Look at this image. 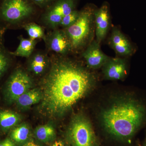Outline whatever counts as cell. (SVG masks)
<instances>
[{"instance_id":"cell-2","label":"cell","mask_w":146,"mask_h":146,"mask_svg":"<svg viewBox=\"0 0 146 146\" xmlns=\"http://www.w3.org/2000/svg\"><path fill=\"white\" fill-rule=\"evenodd\" d=\"M146 111L141 103L132 98L118 102L104 110L102 123L106 131L113 136L127 139L142 125Z\"/></svg>"},{"instance_id":"cell-4","label":"cell","mask_w":146,"mask_h":146,"mask_svg":"<svg viewBox=\"0 0 146 146\" xmlns=\"http://www.w3.org/2000/svg\"><path fill=\"white\" fill-rule=\"evenodd\" d=\"M35 6L31 0H3L0 14L8 22H21L34 14Z\"/></svg>"},{"instance_id":"cell-1","label":"cell","mask_w":146,"mask_h":146,"mask_svg":"<svg viewBox=\"0 0 146 146\" xmlns=\"http://www.w3.org/2000/svg\"><path fill=\"white\" fill-rule=\"evenodd\" d=\"M93 82L91 74L78 64L58 58L42 82V110L51 116L62 115L87 93Z\"/></svg>"},{"instance_id":"cell-15","label":"cell","mask_w":146,"mask_h":146,"mask_svg":"<svg viewBox=\"0 0 146 146\" xmlns=\"http://www.w3.org/2000/svg\"><path fill=\"white\" fill-rule=\"evenodd\" d=\"M36 40L20 38V44L16 50L11 53L13 55L24 57H29L33 52L36 44Z\"/></svg>"},{"instance_id":"cell-10","label":"cell","mask_w":146,"mask_h":146,"mask_svg":"<svg viewBox=\"0 0 146 146\" xmlns=\"http://www.w3.org/2000/svg\"><path fill=\"white\" fill-rule=\"evenodd\" d=\"M96 26L97 41L99 44L104 39L109 26V6L106 3L100 8L96 9L94 12Z\"/></svg>"},{"instance_id":"cell-13","label":"cell","mask_w":146,"mask_h":146,"mask_svg":"<svg viewBox=\"0 0 146 146\" xmlns=\"http://www.w3.org/2000/svg\"><path fill=\"white\" fill-rule=\"evenodd\" d=\"M48 63V58L46 55L37 52L32 55L29 62V69L36 75H39L44 71Z\"/></svg>"},{"instance_id":"cell-11","label":"cell","mask_w":146,"mask_h":146,"mask_svg":"<svg viewBox=\"0 0 146 146\" xmlns=\"http://www.w3.org/2000/svg\"><path fill=\"white\" fill-rule=\"evenodd\" d=\"M47 39L49 48L57 53L65 54L71 49L70 43L65 31H54Z\"/></svg>"},{"instance_id":"cell-24","label":"cell","mask_w":146,"mask_h":146,"mask_svg":"<svg viewBox=\"0 0 146 146\" xmlns=\"http://www.w3.org/2000/svg\"><path fill=\"white\" fill-rule=\"evenodd\" d=\"M23 146H39L33 141H30L25 144Z\"/></svg>"},{"instance_id":"cell-22","label":"cell","mask_w":146,"mask_h":146,"mask_svg":"<svg viewBox=\"0 0 146 146\" xmlns=\"http://www.w3.org/2000/svg\"><path fill=\"white\" fill-rule=\"evenodd\" d=\"M35 5L41 8L46 9L55 0H31Z\"/></svg>"},{"instance_id":"cell-25","label":"cell","mask_w":146,"mask_h":146,"mask_svg":"<svg viewBox=\"0 0 146 146\" xmlns=\"http://www.w3.org/2000/svg\"><path fill=\"white\" fill-rule=\"evenodd\" d=\"M52 146H65L63 143L60 141H56Z\"/></svg>"},{"instance_id":"cell-21","label":"cell","mask_w":146,"mask_h":146,"mask_svg":"<svg viewBox=\"0 0 146 146\" xmlns=\"http://www.w3.org/2000/svg\"><path fill=\"white\" fill-rule=\"evenodd\" d=\"M8 65V58L5 54L0 50V76L6 70Z\"/></svg>"},{"instance_id":"cell-14","label":"cell","mask_w":146,"mask_h":146,"mask_svg":"<svg viewBox=\"0 0 146 146\" xmlns=\"http://www.w3.org/2000/svg\"><path fill=\"white\" fill-rule=\"evenodd\" d=\"M42 98L41 92L36 90H29L19 97L16 102L18 106L22 107L27 108L39 102Z\"/></svg>"},{"instance_id":"cell-8","label":"cell","mask_w":146,"mask_h":146,"mask_svg":"<svg viewBox=\"0 0 146 146\" xmlns=\"http://www.w3.org/2000/svg\"><path fill=\"white\" fill-rule=\"evenodd\" d=\"M103 67L105 77L110 80H119L127 75L126 64L121 58H109Z\"/></svg>"},{"instance_id":"cell-26","label":"cell","mask_w":146,"mask_h":146,"mask_svg":"<svg viewBox=\"0 0 146 146\" xmlns=\"http://www.w3.org/2000/svg\"></svg>"},{"instance_id":"cell-20","label":"cell","mask_w":146,"mask_h":146,"mask_svg":"<svg viewBox=\"0 0 146 146\" xmlns=\"http://www.w3.org/2000/svg\"><path fill=\"white\" fill-rule=\"evenodd\" d=\"M80 11L75 9L70 13L63 17L60 26L67 28L70 26L77 20L79 16Z\"/></svg>"},{"instance_id":"cell-9","label":"cell","mask_w":146,"mask_h":146,"mask_svg":"<svg viewBox=\"0 0 146 146\" xmlns=\"http://www.w3.org/2000/svg\"><path fill=\"white\" fill-rule=\"evenodd\" d=\"M82 56L88 66L93 69L103 66L109 58L101 50L99 43L95 40L91 42L82 54Z\"/></svg>"},{"instance_id":"cell-17","label":"cell","mask_w":146,"mask_h":146,"mask_svg":"<svg viewBox=\"0 0 146 146\" xmlns=\"http://www.w3.org/2000/svg\"><path fill=\"white\" fill-rule=\"evenodd\" d=\"M37 138L42 142L49 141L55 135L54 129L49 125H45L38 127L35 130Z\"/></svg>"},{"instance_id":"cell-7","label":"cell","mask_w":146,"mask_h":146,"mask_svg":"<svg viewBox=\"0 0 146 146\" xmlns=\"http://www.w3.org/2000/svg\"><path fill=\"white\" fill-rule=\"evenodd\" d=\"M32 86V80L29 75L23 70H17L10 77L7 83V99L10 102L16 101L21 95L31 90Z\"/></svg>"},{"instance_id":"cell-18","label":"cell","mask_w":146,"mask_h":146,"mask_svg":"<svg viewBox=\"0 0 146 146\" xmlns=\"http://www.w3.org/2000/svg\"><path fill=\"white\" fill-rule=\"evenodd\" d=\"M29 132V129L27 125H22L13 129L11 133V137L17 143H22L28 138Z\"/></svg>"},{"instance_id":"cell-19","label":"cell","mask_w":146,"mask_h":146,"mask_svg":"<svg viewBox=\"0 0 146 146\" xmlns=\"http://www.w3.org/2000/svg\"><path fill=\"white\" fill-rule=\"evenodd\" d=\"M25 29L31 39L36 40L41 38L45 39L46 38L43 29L36 24H27L25 25Z\"/></svg>"},{"instance_id":"cell-6","label":"cell","mask_w":146,"mask_h":146,"mask_svg":"<svg viewBox=\"0 0 146 146\" xmlns=\"http://www.w3.org/2000/svg\"><path fill=\"white\" fill-rule=\"evenodd\" d=\"M77 0H55L46 9L42 18L51 27L60 26L63 17L76 9Z\"/></svg>"},{"instance_id":"cell-23","label":"cell","mask_w":146,"mask_h":146,"mask_svg":"<svg viewBox=\"0 0 146 146\" xmlns=\"http://www.w3.org/2000/svg\"><path fill=\"white\" fill-rule=\"evenodd\" d=\"M0 146H16V145L12 140L7 138L0 143Z\"/></svg>"},{"instance_id":"cell-3","label":"cell","mask_w":146,"mask_h":146,"mask_svg":"<svg viewBox=\"0 0 146 146\" xmlns=\"http://www.w3.org/2000/svg\"><path fill=\"white\" fill-rule=\"evenodd\" d=\"M96 10L90 5L84 7L80 11L79 16L74 23L66 28L65 33L72 49H78L86 44L91 33Z\"/></svg>"},{"instance_id":"cell-16","label":"cell","mask_w":146,"mask_h":146,"mask_svg":"<svg viewBox=\"0 0 146 146\" xmlns=\"http://www.w3.org/2000/svg\"><path fill=\"white\" fill-rule=\"evenodd\" d=\"M20 121V117L14 112L7 110L0 112V126L3 129H9L16 125Z\"/></svg>"},{"instance_id":"cell-12","label":"cell","mask_w":146,"mask_h":146,"mask_svg":"<svg viewBox=\"0 0 146 146\" xmlns=\"http://www.w3.org/2000/svg\"><path fill=\"white\" fill-rule=\"evenodd\" d=\"M109 42L112 48L120 55H130L133 52L130 42L118 29H113Z\"/></svg>"},{"instance_id":"cell-5","label":"cell","mask_w":146,"mask_h":146,"mask_svg":"<svg viewBox=\"0 0 146 146\" xmlns=\"http://www.w3.org/2000/svg\"><path fill=\"white\" fill-rule=\"evenodd\" d=\"M69 133L74 146H97L94 130L89 121L84 117H77L73 120Z\"/></svg>"}]
</instances>
